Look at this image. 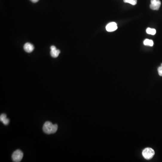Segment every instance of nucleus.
<instances>
[{
    "mask_svg": "<svg viewBox=\"0 0 162 162\" xmlns=\"http://www.w3.org/2000/svg\"><path fill=\"white\" fill-rule=\"evenodd\" d=\"M23 152L19 149L16 150L12 154V158L14 162H20L23 158Z\"/></svg>",
    "mask_w": 162,
    "mask_h": 162,
    "instance_id": "obj_3",
    "label": "nucleus"
},
{
    "mask_svg": "<svg viewBox=\"0 0 162 162\" xmlns=\"http://www.w3.org/2000/svg\"><path fill=\"white\" fill-rule=\"evenodd\" d=\"M30 1L33 3H36V2L39 1V0H30Z\"/></svg>",
    "mask_w": 162,
    "mask_h": 162,
    "instance_id": "obj_13",
    "label": "nucleus"
},
{
    "mask_svg": "<svg viewBox=\"0 0 162 162\" xmlns=\"http://www.w3.org/2000/svg\"><path fill=\"white\" fill-rule=\"evenodd\" d=\"M7 119V115H6L5 114H1V116H0V120H1V121L2 122V123H3V122H4V121Z\"/></svg>",
    "mask_w": 162,
    "mask_h": 162,
    "instance_id": "obj_11",
    "label": "nucleus"
},
{
    "mask_svg": "<svg viewBox=\"0 0 162 162\" xmlns=\"http://www.w3.org/2000/svg\"><path fill=\"white\" fill-rule=\"evenodd\" d=\"M158 74L160 76H162V64H161V66L158 68Z\"/></svg>",
    "mask_w": 162,
    "mask_h": 162,
    "instance_id": "obj_12",
    "label": "nucleus"
},
{
    "mask_svg": "<svg viewBox=\"0 0 162 162\" xmlns=\"http://www.w3.org/2000/svg\"><path fill=\"white\" fill-rule=\"evenodd\" d=\"M124 2L130 3L132 5H136L137 3V0H124Z\"/></svg>",
    "mask_w": 162,
    "mask_h": 162,
    "instance_id": "obj_10",
    "label": "nucleus"
},
{
    "mask_svg": "<svg viewBox=\"0 0 162 162\" xmlns=\"http://www.w3.org/2000/svg\"><path fill=\"white\" fill-rule=\"evenodd\" d=\"M146 33L149 34L154 35L155 34L156 31L155 29H154V28H148L146 29Z\"/></svg>",
    "mask_w": 162,
    "mask_h": 162,
    "instance_id": "obj_9",
    "label": "nucleus"
},
{
    "mask_svg": "<svg viewBox=\"0 0 162 162\" xmlns=\"http://www.w3.org/2000/svg\"><path fill=\"white\" fill-rule=\"evenodd\" d=\"M58 129V125L53 124L50 122H47L44 123L43 127V131L46 134H54L56 132Z\"/></svg>",
    "mask_w": 162,
    "mask_h": 162,
    "instance_id": "obj_1",
    "label": "nucleus"
},
{
    "mask_svg": "<svg viewBox=\"0 0 162 162\" xmlns=\"http://www.w3.org/2000/svg\"><path fill=\"white\" fill-rule=\"evenodd\" d=\"M24 49L25 51L27 53H31L34 49V47L33 44L30 43H26L24 46Z\"/></svg>",
    "mask_w": 162,
    "mask_h": 162,
    "instance_id": "obj_7",
    "label": "nucleus"
},
{
    "mask_svg": "<svg viewBox=\"0 0 162 162\" xmlns=\"http://www.w3.org/2000/svg\"><path fill=\"white\" fill-rule=\"evenodd\" d=\"M117 28V25L115 22H111L107 25L106 29L108 32H113Z\"/></svg>",
    "mask_w": 162,
    "mask_h": 162,
    "instance_id": "obj_5",
    "label": "nucleus"
},
{
    "mask_svg": "<svg viewBox=\"0 0 162 162\" xmlns=\"http://www.w3.org/2000/svg\"><path fill=\"white\" fill-rule=\"evenodd\" d=\"M144 44L145 46H150L152 47L154 45V42L152 40L146 39L144 40Z\"/></svg>",
    "mask_w": 162,
    "mask_h": 162,
    "instance_id": "obj_8",
    "label": "nucleus"
},
{
    "mask_svg": "<svg viewBox=\"0 0 162 162\" xmlns=\"http://www.w3.org/2000/svg\"><path fill=\"white\" fill-rule=\"evenodd\" d=\"M161 4L160 0H151L150 8L153 10H157L160 8Z\"/></svg>",
    "mask_w": 162,
    "mask_h": 162,
    "instance_id": "obj_4",
    "label": "nucleus"
},
{
    "mask_svg": "<svg viewBox=\"0 0 162 162\" xmlns=\"http://www.w3.org/2000/svg\"><path fill=\"white\" fill-rule=\"evenodd\" d=\"M155 154V151L151 148H146L142 151V155L143 157L147 160H150L153 158Z\"/></svg>",
    "mask_w": 162,
    "mask_h": 162,
    "instance_id": "obj_2",
    "label": "nucleus"
},
{
    "mask_svg": "<svg viewBox=\"0 0 162 162\" xmlns=\"http://www.w3.org/2000/svg\"><path fill=\"white\" fill-rule=\"evenodd\" d=\"M51 55L52 57L56 58L59 55V53H60V51L57 50L56 48V47L54 46H51Z\"/></svg>",
    "mask_w": 162,
    "mask_h": 162,
    "instance_id": "obj_6",
    "label": "nucleus"
}]
</instances>
